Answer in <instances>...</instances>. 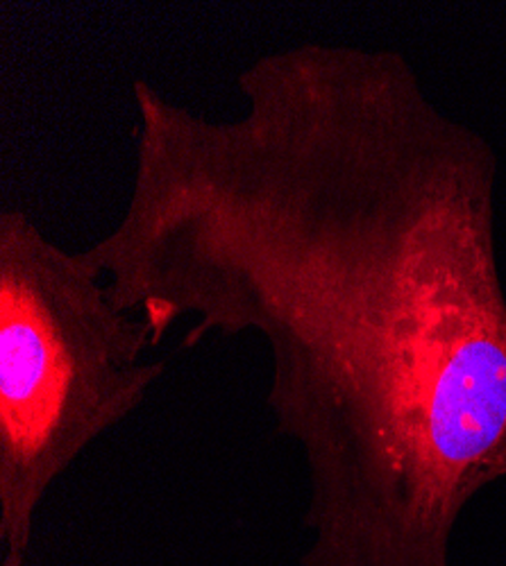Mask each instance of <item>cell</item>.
<instances>
[{
    "instance_id": "obj_1",
    "label": "cell",
    "mask_w": 506,
    "mask_h": 566,
    "mask_svg": "<svg viewBox=\"0 0 506 566\" xmlns=\"http://www.w3.org/2000/svg\"><path fill=\"white\" fill-rule=\"evenodd\" d=\"M237 91L209 118L134 88L130 198L82 256L153 347L266 340L316 557L434 566L506 479L497 155L389 49L296 43Z\"/></svg>"
},
{
    "instance_id": "obj_2",
    "label": "cell",
    "mask_w": 506,
    "mask_h": 566,
    "mask_svg": "<svg viewBox=\"0 0 506 566\" xmlns=\"http://www.w3.org/2000/svg\"><path fill=\"white\" fill-rule=\"evenodd\" d=\"M82 252L0 211V542L28 555L45 494L148 399L164 363Z\"/></svg>"
},
{
    "instance_id": "obj_3",
    "label": "cell",
    "mask_w": 506,
    "mask_h": 566,
    "mask_svg": "<svg viewBox=\"0 0 506 566\" xmlns=\"http://www.w3.org/2000/svg\"><path fill=\"white\" fill-rule=\"evenodd\" d=\"M25 555L23 553H14V551H6L3 559H0V566H23Z\"/></svg>"
}]
</instances>
